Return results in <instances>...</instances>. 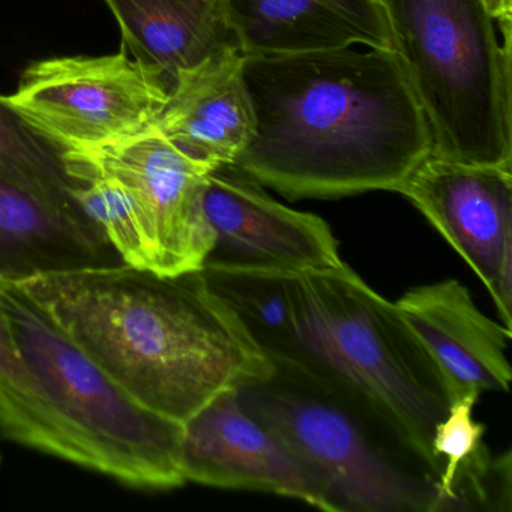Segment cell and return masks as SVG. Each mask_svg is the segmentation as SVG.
I'll return each mask as SVG.
<instances>
[{"instance_id":"ac0fdd59","label":"cell","mask_w":512,"mask_h":512,"mask_svg":"<svg viewBox=\"0 0 512 512\" xmlns=\"http://www.w3.org/2000/svg\"><path fill=\"white\" fill-rule=\"evenodd\" d=\"M200 274L266 358L295 361L299 347L296 272L203 266Z\"/></svg>"},{"instance_id":"7a4b0ae2","label":"cell","mask_w":512,"mask_h":512,"mask_svg":"<svg viewBox=\"0 0 512 512\" xmlns=\"http://www.w3.org/2000/svg\"><path fill=\"white\" fill-rule=\"evenodd\" d=\"M16 284L136 400L181 424L271 368L200 271L119 263Z\"/></svg>"},{"instance_id":"44dd1931","label":"cell","mask_w":512,"mask_h":512,"mask_svg":"<svg viewBox=\"0 0 512 512\" xmlns=\"http://www.w3.org/2000/svg\"><path fill=\"white\" fill-rule=\"evenodd\" d=\"M511 452L491 457L485 446L455 476L451 511H511Z\"/></svg>"},{"instance_id":"4fadbf2b","label":"cell","mask_w":512,"mask_h":512,"mask_svg":"<svg viewBox=\"0 0 512 512\" xmlns=\"http://www.w3.org/2000/svg\"><path fill=\"white\" fill-rule=\"evenodd\" d=\"M244 56L301 55L364 44L394 52L377 0H217Z\"/></svg>"},{"instance_id":"277c9868","label":"cell","mask_w":512,"mask_h":512,"mask_svg":"<svg viewBox=\"0 0 512 512\" xmlns=\"http://www.w3.org/2000/svg\"><path fill=\"white\" fill-rule=\"evenodd\" d=\"M295 299L299 347L293 364L352 389L442 470L431 437L448 413V394L394 302L374 292L346 263L296 272Z\"/></svg>"},{"instance_id":"9a60e30c","label":"cell","mask_w":512,"mask_h":512,"mask_svg":"<svg viewBox=\"0 0 512 512\" xmlns=\"http://www.w3.org/2000/svg\"><path fill=\"white\" fill-rule=\"evenodd\" d=\"M124 263L100 230L83 226L0 176V281Z\"/></svg>"},{"instance_id":"2e32d148","label":"cell","mask_w":512,"mask_h":512,"mask_svg":"<svg viewBox=\"0 0 512 512\" xmlns=\"http://www.w3.org/2000/svg\"><path fill=\"white\" fill-rule=\"evenodd\" d=\"M104 2L118 22L122 49L154 68L169 91L181 71L226 50H239L217 0Z\"/></svg>"},{"instance_id":"5bb4252c","label":"cell","mask_w":512,"mask_h":512,"mask_svg":"<svg viewBox=\"0 0 512 512\" xmlns=\"http://www.w3.org/2000/svg\"><path fill=\"white\" fill-rule=\"evenodd\" d=\"M242 59L226 50L181 71L152 128L197 160L235 163L256 131Z\"/></svg>"},{"instance_id":"8992f818","label":"cell","mask_w":512,"mask_h":512,"mask_svg":"<svg viewBox=\"0 0 512 512\" xmlns=\"http://www.w3.org/2000/svg\"><path fill=\"white\" fill-rule=\"evenodd\" d=\"M0 290L23 361L82 440L92 470L143 490L184 485V424L136 400L16 283L0 281Z\"/></svg>"},{"instance_id":"8fae6325","label":"cell","mask_w":512,"mask_h":512,"mask_svg":"<svg viewBox=\"0 0 512 512\" xmlns=\"http://www.w3.org/2000/svg\"><path fill=\"white\" fill-rule=\"evenodd\" d=\"M185 481L229 490H256L301 500L325 511L319 488L287 446L239 403L221 392L184 422Z\"/></svg>"},{"instance_id":"30bf717a","label":"cell","mask_w":512,"mask_h":512,"mask_svg":"<svg viewBox=\"0 0 512 512\" xmlns=\"http://www.w3.org/2000/svg\"><path fill=\"white\" fill-rule=\"evenodd\" d=\"M203 205L214 235L203 266L311 272L344 265L325 220L281 205L235 164L209 172Z\"/></svg>"},{"instance_id":"5b68a950","label":"cell","mask_w":512,"mask_h":512,"mask_svg":"<svg viewBox=\"0 0 512 512\" xmlns=\"http://www.w3.org/2000/svg\"><path fill=\"white\" fill-rule=\"evenodd\" d=\"M424 112L431 154L512 166L511 32L500 46L484 0H377Z\"/></svg>"},{"instance_id":"7c38bea8","label":"cell","mask_w":512,"mask_h":512,"mask_svg":"<svg viewBox=\"0 0 512 512\" xmlns=\"http://www.w3.org/2000/svg\"><path fill=\"white\" fill-rule=\"evenodd\" d=\"M394 304L436 367L449 404L464 395L509 391L512 331L488 319L460 281L413 287Z\"/></svg>"},{"instance_id":"52a82bcc","label":"cell","mask_w":512,"mask_h":512,"mask_svg":"<svg viewBox=\"0 0 512 512\" xmlns=\"http://www.w3.org/2000/svg\"><path fill=\"white\" fill-rule=\"evenodd\" d=\"M115 179L128 220L119 257L160 275L200 271L214 244L206 218V178L214 164L197 160L155 128L116 145L65 152Z\"/></svg>"},{"instance_id":"6da1fadb","label":"cell","mask_w":512,"mask_h":512,"mask_svg":"<svg viewBox=\"0 0 512 512\" xmlns=\"http://www.w3.org/2000/svg\"><path fill=\"white\" fill-rule=\"evenodd\" d=\"M242 79L256 131L233 164L287 199L397 193L433 149L395 52L244 56Z\"/></svg>"},{"instance_id":"e0dca14e","label":"cell","mask_w":512,"mask_h":512,"mask_svg":"<svg viewBox=\"0 0 512 512\" xmlns=\"http://www.w3.org/2000/svg\"><path fill=\"white\" fill-rule=\"evenodd\" d=\"M0 436L92 469L91 457L23 361L0 290Z\"/></svg>"},{"instance_id":"3957f363","label":"cell","mask_w":512,"mask_h":512,"mask_svg":"<svg viewBox=\"0 0 512 512\" xmlns=\"http://www.w3.org/2000/svg\"><path fill=\"white\" fill-rule=\"evenodd\" d=\"M235 388L241 406L299 461L329 512H436L440 470L364 398L293 362Z\"/></svg>"},{"instance_id":"d6986e66","label":"cell","mask_w":512,"mask_h":512,"mask_svg":"<svg viewBox=\"0 0 512 512\" xmlns=\"http://www.w3.org/2000/svg\"><path fill=\"white\" fill-rule=\"evenodd\" d=\"M0 176L83 226L100 230L74 196L79 184L68 172L64 151L28 124L4 95H0Z\"/></svg>"},{"instance_id":"9c48e42d","label":"cell","mask_w":512,"mask_h":512,"mask_svg":"<svg viewBox=\"0 0 512 512\" xmlns=\"http://www.w3.org/2000/svg\"><path fill=\"white\" fill-rule=\"evenodd\" d=\"M512 166L430 154L397 193L410 200L482 281L512 331Z\"/></svg>"},{"instance_id":"7402d4cb","label":"cell","mask_w":512,"mask_h":512,"mask_svg":"<svg viewBox=\"0 0 512 512\" xmlns=\"http://www.w3.org/2000/svg\"><path fill=\"white\" fill-rule=\"evenodd\" d=\"M488 13L500 23V31H511L512 0H484Z\"/></svg>"},{"instance_id":"ffe728a7","label":"cell","mask_w":512,"mask_h":512,"mask_svg":"<svg viewBox=\"0 0 512 512\" xmlns=\"http://www.w3.org/2000/svg\"><path fill=\"white\" fill-rule=\"evenodd\" d=\"M478 401L479 397L475 394L452 401L445 418L440 419L434 427L431 449L442 463L437 481L436 512L451 511L455 476L464 464L487 446L484 443L487 428L473 419V409Z\"/></svg>"},{"instance_id":"ba28073f","label":"cell","mask_w":512,"mask_h":512,"mask_svg":"<svg viewBox=\"0 0 512 512\" xmlns=\"http://www.w3.org/2000/svg\"><path fill=\"white\" fill-rule=\"evenodd\" d=\"M169 86L127 50L61 56L26 68L7 103L64 152H88L154 127Z\"/></svg>"}]
</instances>
